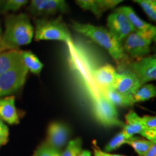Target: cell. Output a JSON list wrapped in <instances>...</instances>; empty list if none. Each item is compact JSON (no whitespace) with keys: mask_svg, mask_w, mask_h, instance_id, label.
I'll list each match as a JSON object with an SVG mask.
<instances>
[{"mask_svg":"<svg viewBox=\"0 0 156 156\" xmlns=\"http://www.w3.org/2000/svg\"><path fill=\"white\" fill-rule=\"evenodd\" d=\"M34 35V27L26 14L9 15L5 20V30L2 36L0 53L5 51L18 50L20 46L29 44Z\"/></svg>","mask_w":156,"mask_h":156,"instance_id":"cell-1","label":"cell"},{"mask_svg":"<svg viewBox=\"0 0 156 156\" xmlns=\"http://www.w3.org/2000/svg\"><path fill=\"white\" fill-rule=\"evenodd\" d=\"M71 27L78 34L88 37L104 48L117 63L125 62L126 55L123 50L122 44L107 28L75 21H72Z\"/></svg>","mask_w":156,"mask_h":156,"instance_id":"cell-2","label":"cell"},{"mask_svg":"<svg viewBox=\"0 0 156 156\" xmlns=\"http://www.w3.org/2000/svg\"><path fill=\"white\" fill-rule=\"evenodd\" d=\"M36 41H59L71 42L72 37L61 16L56 19L40 18L35 21Z\"/></svg>","mask_w":156,"mask_h":156,"instance_id":"cell-3","label":"cell"},{"mask_svg":"<svg viewBox=\"0 0 156 156\" xmlns=\"http://www.w3.org/2000/svg\"><path fill=\"white\" fill-rule=\"evenodd\" d=\"M28 73L22 61L12 69L0 75V98L12 94L22 87Z\"/></svg>","mask_w":156,"mask_h":156,"instance_id":"cell-4","label":"cell"},{"mask_svg":"<svg viewBox=\"0 0 156 156\" xmlns=\"http://www.w3.org/2000/svg\"><path fill=\"white\" fill-rule=\"evenodd\" d=\"M94 114L96 120L105 126H122L124 123L119 119L116 106L101 94L97 97L94 104Z\"/></svg>","mask_w":156,"mask_h":156,"instance_id":"cell-5","label":"cell"},{"mask_svg":"<svg viewBox=\"0 0 156 156\" xmlns=\"http://www.w3.org/2000/svg\"><path fill=\"white\" fill-rule=\"evenodd\" d=\"M107 28L122 44L129 35L135 31L125 13L120 7L115 9L108 15L107 18Z\"/></svg>","mask_w":156,"mask_h":156,"instance_id":"cell-6","label":"cell"},{"mask_svg":"<svg viewBox=\"0 0 156 156\" xmlns=\"http://www.w3.org/2000/svg\"><path fill=\"white\" fill-rule=\"evenodd\" d=\"M153 41L134 31L122 43V48L126 56L140 58L150 52V46Z\"/></svg>","mask_w":156,"mask_h":156,"instance_id":"cell-7","label":"cell"},{"mask_svg":"<svg viewBox=\"0 0 156 156\" xmlns=\"http://www.w3.org/2000/svg\"><path fill=\"white\" fill-rule=\"evenodd\" d=\"M29 11L36 16L48 17L56 13L66 12V0H30Z\"/></svg>","mask_w":156,"mask_h":156,"instance_id":"cell-8","label":"cell"},{"mask_svg":"<svg viewBox=\"0 0 156 156\" xmlns=\"http://www.w3.org/2000/svg\"><path fill=\"white\" fill-rule=\"evenodd\" d=\"M70 129L67 124L59 122L51 123L47 130L46 143L54 149L62 152L63 148L69 142Z\"/></svg>","mask_w":156,"mask_h":156,"instance_id":"cell-9","label":"cell"},{"mask_svg":"<svg viewBox=\"0 0 156 156\" xmlns=\"http://www.w3.org/2000/svg\"><path fill=\"white\" fill-rule=\"evenodd\" d=\"M132 73L136 76L141 85L156 79V59L155 56L142 57L131 64Z\"/></svg>","mask_w":156,"mask_h":156,"instance_id":"cell-10","label":"cell"},{"mask_svg":"<svg viewBox=\"0 0 156 156\" xmlns=\"http://www.w3.org/2000/svg\"><path fill=\"white\" fill-rule=\"evenodd\" d=\"M120 8L125 13L134 30L139 33L142 36L151 39L152 41L155 38L156 28L155 26L150 24V23H146L145 21L140 18L132 7H127V6H123Z\"/></svg>","mask_w":156,"mask_h":156,"instance_id":"cell-11","label":"cell"},{"mask_svg":"<svg viewBox=\"0 0 156 156\" xmlns=\"http://www.w3.org/2000/svg\"><path fill=\"white\" fill-rule=\"evenodd\" d=\"M141 86L136 76L133 73L117 74L114 88L122 94L132 96Z\"/></svg>","mask_w":156,"mask_h":156,"instance_id":"cell-12","label":"cell"},{"mask_svg":"<svg viewBox=\"0 0 156 156\" xmlns=\"http://www.w3.org/2000/svg\"><path fill=\"white\" fill-rule=\"evenodd\" d=\"M0 119L9 124H17L20 119L15 106L14 96L0 98Z\"/></svg>","mask_w":156,"mask_h":156,"instance_id":"cell-13","label":"cell"},{"mask_svg":"<svg viewBox=\"0 0 156 156\" xmlns=\"http://www.w3.org/2000/svg\"><path fill=\"white\" fill-rule=\"evenodd\" d=\"M116 71L110 64H106L94 72L95 83L102 90L114 87L117 75Z\"/></svg>","mask_w":156,"mask_h":156,"instance_id":"cell-14","label":"cell"},{"mask_svg":"<svg viewBox=\"0 0 156 156\" xmlns=\"http://www.w3.org/2000/svg\"><path fill=\"white\" fill-rule=\"evenodd\" d=\"M126 123L123 127V131L126 135L132 137L135 134H140L145 137L146 129L142 121V117L134 112V111H129L125 116Z\"/></svg>","mask_w":156,"mask_h":156,"instance_id":"cell-15","label":"cell"},{"mask_svg":"<svg viewBox=\"0 0 156 156\" xmlns=\"http://www.w3.org/2000/svg\"><path fill=\"white\" fill-rule=\"evenodd\" d=\"M22 62L21 51L9 50L0 53V75L12 69Z\"/></svg>","mask_w":156,"mask_h":156,"instance_id":"cell-16","label":"cell"},{"mask_svg":"<svg viewBox=\"0 0 156 156\" xmlns=\"http://www.w3.org/2000/svg\"><path fill=\"white\" fill-rule=\"evenodd\" d=\"M102 94L114 106H132L134 103L133 97L122 94L114 87L103 90Z\"/></svg>","mask_w":156,"mask_h":156,"instance_id":"cell-17","label":"cell"},{"mask_svg":"<svg viewBox=\"0 0 156 156\" xmlns=\"http://www.w3.org/2000/svg\"><path fill=\"white\" fill-rule=\"evenodd\" d=\"M21 57H22L23 63L28 71H30L35 75L40 74L44 67V64L34 53L29 51H21Z\"/></svg>","mask_w":156,"mask_h":156,"instance_id":"cell-18","label":"cell"},{"mask_svg":"<svg viewBox=\"0 0 156 156\" xmlns=\"http://www.w3.org/2000/svg\"><path fill=\"white\" fill-rule=\"evenodd\" d=\"M156 95L155 87L152 84H144L139 87L133 95L134 103L144 102L153 98Z\"/></svg>","mask_w":156,"mask_h":156,"instance_id":"cell-19","label":"cell"},{"mask_svg":"<svg viewBox=\"0 0 156 156\" xmlns=\"http://www.w3.org/2000/svg\"><path fill=\"white\" fill-rule=\"evenodd\" d=\"M154 143H155V142L150 141L148 140L139 139L138 137H135L134 136L128 142L127 144L133 147L134 151L138 154V155L144 156Z\"/></svg>","mask_w":156,"mask_h":156,"instance_id":"cell-20","label":"cell"},{"mask_svg":"<svg viewBox=\"0 0 156 156\" xmlns=\"http://www.w3.org/2000/svg\"><path fill=\"white\" fill-rule=\"evenodd\" d=\"M142 121L146 129L145 138L156 142V117L146 115L142 117Z\"/></svg>","mask_w":156,"mask_h":156,"instance_id":"cell-21","label":"cell"},{"mask_svg":"<svg viewBox=\"0 0 156 156\" xmlns=\"http://www.w3.org/2000/svg\"><path fill=\"white\" fill-rule=\"evenodd\" d=\"M133 137V136H132ZM132 137H129L126 135L125 132L124 131L120 132L119 133L116 134L114 137L112 138L108 143L107 144L105 147V152L106 153H110L113 151H115L117 148L120 147L124 144H127L128 142L132 139Z\"/></svg>","mask_w":156,"mask_h":156,"instance_id":"cell-22","label":"cell"},{"mask_svg":"<svg viewBox=\"0 0 156 156\" xmlns=\"http://www.w3.org/2000/svg\"><path fill=\"white\" fill-rule=\"evenodd\" d=\"M83 142L80 138L69 140L64 151L61 152L60 156H79L82 149Z\"/></svg>","mask_w":156,"mask_h":156,"instance_id":"cell-23","label":"cell"},{"mask_svg":"<svg viewBox=\"0 0 156 156\" xmlns=\"http://www.w3.org/2000/svg\"><path fill=\"white\" fill-rule=\"evenodd\" d=\"M28 0H0V12L17 11L25 5Z\"/></svg>","mask_w":156,"mask_h":156,"instance_id":"cell-24","label":"cell"},{"mask_svg":"<svg viewBox=\"0 0 156 156\" xmlns=\"http://www.w3.org/2000/svg\"><path fill=\"white\" fill-rule=\"evenodd\" d=\"M142 7L145 14L153 21L156 20V2H152L148 0H133Z\"/></svg>","mask_w":156,"mask_h":156,"instance_id":"cell-25","label":"cell"},{"mask_svg":"<svg viewBox=\"0 0 156 156\" xmlns=\"http://www.w3.org/2000/svg\"><path fill=\"white\" fill-rule=\"evenodd\" d=\"M126 0H95L98 10L102 15L103 12L108 9L114 8L116 6Z\"/></svg>","mask_w":156,"mask_h":156,"instance_id":"cell-26","label":"cell"},{"mask_svg":"<svg viewBox=\"0 0 156 156\" xmlns=\"http://www.w3.org/2000/svg\"><path fill=\"white\" fill-rule=\"evenodd\" d=\"M61 152L48 145L47 144H42L37 148L34 156H60Z\"/></svg>","mask_w":156,"mask_h":156,"instance_id":"cell-27","label":"cell"},{"mask_svg":"<svg viewBox=\"0 0 156 156\" xmlns=\"http://www.w3.org/2000/svg\"><path fill=\"white\" fill-rule=\"evenodd\" d=\"M75 1L82 9L91 12L97 17L101 16V14L98 10L95 0H75Z\"/></svg>","mask_w":156,"mask_h":156,"instance_id":"cell-28","label":"cell"},{"mask_svg":"<svg viewBox=\"0 0 156 156\" xmlns=\"http://www.w3.org/2000/svg\"><path fill=\"white\" fill-rule=\"evenodd\" d=\"M9 128L2 120L0 119V147L5 145L9 140Z\"/></svg>","mask_w":156,"mask_h":156,"instance_id":"cell-29","label":"cell"},{"mask_svg":"<svg viewBox=\"0 0 156 156\" xmlns=\"http://www.w3.org/2000/svg\"><path fill=\"white\" fill-rule=\"evenodd\" d=\"M144 156H156V142L151 146L149 151L145 154Z\"/></svg>","mask_w":156,"mask_h":156,"instance_id":"cell-30","label":"cell"},{"mask_svg":"<svg viewBox=\"0 0 156 156\" xmlns=\"http://www.w3.org/2000/svg\"><path fill=\"white\" fill-rule=\"evenodd\" d=\"M79 156H92V154H91V152L89 151H86V150H83L81 151L80 154Z\"/></svg>","mask_w":156,"mask_h":156,"instance_id":"cell-31","label":"cell"},{"mask_svg":"<svg viewBox=\"0 0 156 156\" xmlns=\"http://www.w3.org/2000/svg\"><path fill=\"white\" fill-rule=\"evenodd\" d=\"M101 156H125L122 155H118V154H111L109 153H106V152H103L101 151Z\"/></svg>","mask_w":156,"mask_h":156,"instance_id":"cell-32","label":"cell"},{"mask_svg":"<svg viewBox=\"0 0 156 156\" xmlns=\"http://www.w3.org/2000/svg\"><path fill=\"white\" fill-rule=\"evenodd\" d=\"M94 156H101V151L98 148H95L94 150Z\"/></svg>","mask_w":156,"mask_h":156,"instance_id":"cell-33","label":"cell"},{"mask_svg":"<svg viewBox=\"0 0 156 156\" xmlns=\"http://www.w3.org/2000/svg\"><path fill=\"white\" fill-rule=\"evenodd\" d=\"M2 28H1V25H0V47H1V43H2Z\"/></svg>","mask_w":156,"mask_h":156,"instance_id":"cell-34","label":"cell"},{"mask_svg":"<svg viewBox=\"0 0 156 156\" xmlns=\"http://www.w3.org/2000/svg\"><path fill=\"white\" fill-rule=\"evenodd\" d=\"M148 1L152 2H156V0H148Z\"/></svg>","mask_w":156,"mask_h":156,"instance_id":"cell-35","label":"cell"}]
</instances>
